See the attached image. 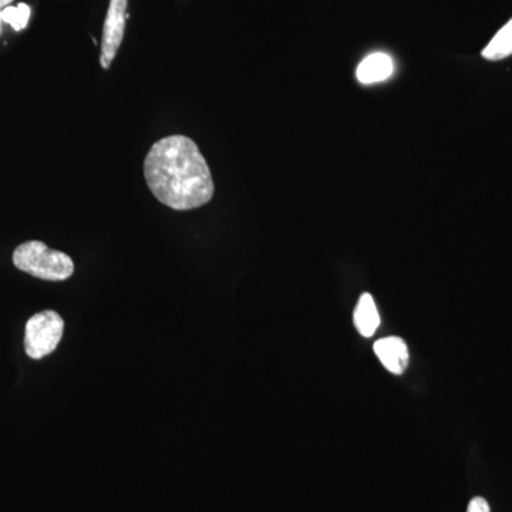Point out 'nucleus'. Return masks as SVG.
<instances>
[{
    "label": "nucleus",
    "instance_id": "f257e3e1",
    "mask_svg": "<svg viewBox=\"0 0 512 512\" xmlns=\"http://www.w3.org/2000/svg\"><path fill=\"white\" fill-rule=\"evenodd\" d=\"M144 178L154 197L175 211L195 210L214 197L210 165L197 143L181 134L161 138L151 147Z\"/></svg>",
    "mask_w": 512,
    "mask_h": 512
},
{
    "label": "nucleus",
    "instance_id": "f03ea898",
    "mask_svg": "<svg viewBox=\"0 0 512 512\" xmlns=\"http://www.w3.org/2000/svg\"><path fill=\"white\" fill-rule=\"evenodd\" d=\"M13 264L26 274L50 282L66 281L74 272V264L69 255L50 249L40 241L19 245L13 252Z\"/></svg>",
    "mask_w": 512,
    "mask_h": 512
},
{
    "label": "nucleus",
    "instance_id": "7ed1b4c3",
    "mask_svg": "<svg viewBox=\"0 0 512 512\" xmlns=\"http://www.w3.org/2000/svg\"><path fill=\"white\" fill-rule=\"evenodd\" d=\"M64 320L55 311L36 313L26 323L25 350L29 357L39 360L55 352L62 340Z\"/></svg>",
    "mask_w": 512,
    "mask_h": 512
},
{
    "label": "nucleus",
    "instance_id": "20e7f679",
    "mask_svg": "<svg viewBox=\"0 0 512 512\" xmlns=\"http://www.w3.org/2000/svg\"><path fill=\"white\" fill-rule=\"evenodd\" d=\"M127 5L128 0H110L109 10L104 20L103 39H101L100 64L103 69H110L123 42Z\"/></svg>",
    "mask_w": 512,
    "mask_h": 512
},
{
    "label": "nucleus",
    "instance_id": "39448f33",
    "mask_svg": "<svg viewBox=\"0 0 512 512\" xmlns=\"http://www.w3.org/2000/svg\"><path fill=\"white\" fill-rule=\"evenodd\" d=\"M373 349L382 365L393 375H402L409 365V349L403 339L396 336L380 339Z\"/></svg>",
    "mask_w": 512,
    "mask_h": 512
},
{
    "label": "nucleus",
    "instance_id": "423d86ee",
    "mask_svg": "<svg viewBox=\"0 0 512 512\" xmlns=\"http://www.w3.org/2000/svg\"><path fill=\"white\" fill-rule=\"evenodd\" d=\"M393 70L392 57L386 55V53H373L359 64L356 76L362 84H375L389 79Z\"/></svg>",
    "mask_w": 512,
    "mask_h": 512
},
{
    "label": "nucleus",
    "instance_id": "0eeeda50",
    "mask_svg": "<svg viewBox=\"0 0 512 512\" xmlns=\"http://www.w3.org/2000/svg\"><path fill=\"white\" fill-rule=\"evenodd\" d=\"M353 319H355L356 329L360 335L365 338H372L375 335L380 325V316L370 293H363L360 296Z\"/></svg>",
    "mask_w": 512,
    "mask_h": 512
},
{
    "label": "nucleus",
    "instance_id": "6e6552de",
    "mask_svg": "<svg viewBox=\"0 0 512 512\" xmlns=\"http://www.w3.org/2000/svg\"><path fill=\"white\" fill-rule=\"evenodd\" d=\"M512 55V19L504 28L498 30L487 47L483 50L484 59L497 62Z\"/></svg>",
    "mask_w": 512,
    "mask_h": 512
},
{
    "label": "nucleus",
    "instance_id": "1a4fd4ad",
    "mask_svg": "<svg viewBox=\"0 0 512 512\" xmlns=\"http://www.w3.org/2000/svg\"><path fill=\"white\" fill-rule=\"evenodd\" d=\"M32 10L26 3H19L18 6H8L2 10V20L12 26L16 32H20L28 26Z\"/></svg>",
    "mask_w": 512,
    "mask_h": 512
},
{
    "label": "nucleus",
    "instance_id": "9d476101",
    "mask_svg": "<svg viewBox=\"0 0 512 512\" xmlns=\"http://www.w3.org/2000/svg\"><path fill=\"white\" fill-rule=\"evenodd\" d=\"M467 512H491L490 505L483 497H476L468 504Z\"/></svg>",
    "mask_w": 512,
    "mask_h": 512
},
{
    "label": "nucleus",
    "instance_id": "9b49d317",
    "mask_svg": "<svg viewBox=\"0 0 512 512\" xmlns=\"http://www.w3.org/2000/svg\"><path fill=\"white\" fill-rule=\"evenodd\" d=\"M12 2L13 0H0V12H2L3 9L8 8Z\"/></svg>",
    "mask_w": 512,
    "mask_h": 512
},
{
    "label": "nucleus",
    "instance_id": "f8f14e48",
    "mask_svg": "<svg viewBox=\"0 0 512 512\" xmlns=\"http://www.w3.org/2000/svg\"><path fill=\"white\" fill-rule=\"evenodd\" d=\"M2 23H3V20H2V12H0V29H2Z\"/></svg>",
    "mask_w": 512,
    "mask_h": 512
}]
</instances>
